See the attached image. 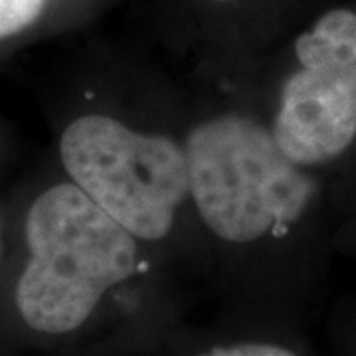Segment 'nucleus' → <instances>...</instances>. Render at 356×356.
Wrapping results in <instances>:
<instances>
[{
  "label": "nucleus",
  "instance_id": "423d86ee",
  "mask_svg": "<svg viewBox=\"0 0 356 356\" xmlns=\"http://www.w3.org/2000/svg\"><path fill=\"white\" fill-rule=\"evenodd\" d=\"M196 356H299L285 346L271 343H240L232 346H216Z\"/></svg>",
  "mask_w": 356,
  "mask_h": 356
},
{
  "label": "nucleus",
  "instance_id": "f03ea898",
  "mask_svg": "<svg viewBox=\"0 0 356 356\" xmlns=\"http://www.w3.org/2000/svg\"><path fill=\"white\" fill-rule=\"evenodd\" d=\"M184 154L196 208L226 242H255L291 224L313 196V182L273 131L243 115H220L192 129Z\"/></svg>",
  "mask_w": 356,
  "mask_h": 356
},
{
  "label": "nucleus",
  "instance_id": "20e7f679",
  "mask_svg": "<svg viewBox=\"0 0 356 356\" xmlns=\"http://www.w3.org/2000/svg\"><path fill=\"white\" fill-rule=\"evenodd\" d=\"M295 54L299 70L283 88L271 131L293 163L323 165L356 137V14L321 16Z\"/></svg>",
  "mask_w": 356,
  "mask_h": 356
},
{
  "label": "nucleus",
  "instance_id": "39448f33",
  "mask_svg": "<svg viewBox=\"0 0 356 356\" xmlns=\"http://www.w3.org/2000/svg\"><path fill=\"white\" fill-rule=\"evenodd\" d=\"M46 0H0V40L30 26L44 10Z\"/></svg>",
  "mask_w": 356,
  "mask_h": 356
},
{
  "label": "nucleus",
  "instance_id": "f257e3e1",
  "mask_svg": "<svg viewBox=\"0 0 356 356\" xmlns=\"http://www.w3.org/2000/svg\"><path fill=\"white\" fill-rule=\"evenodd\" d=\"M26 242L16 305L28 327L46 334L79 329L137 267L135 236L77 184L40 194L26 216Z\"/></svg>",
  "mask_w": 356,
  "mask_h": 356
},
{
  "label": "nucleus",
  "instance_id": "7ed1b4c3",
  "mask_svg": "<svg viewBox=\"0 0 356 356\" xmlns=\"http://www.w3.org/2000/svg\"><path fill=\"white\" fill-rule=\"evenodd\" d=\"M60 154L74 184L139 240L165 238L191 194L184 147L107 115L70 123Z\"/></svg>",
  "mask_w": 356,
  "mask_h": 356
}]
</instances>
